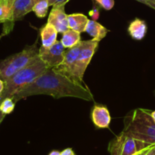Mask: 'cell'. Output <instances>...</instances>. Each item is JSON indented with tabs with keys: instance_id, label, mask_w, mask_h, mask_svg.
<instances>
[{
	"instance_id": "cell-1",
	"label": "cell",
	"mask_w": 155,
	"mask_h": 155,
	"mask_svg": "<svg viewBox=\"0 0 155 155\" xmlns=\"http://www.w3.org/2000/svg\"><path fill=\"white\" fill-rule=\"evenodd\" d=\"M37 95H50L55 98L74 97L88 101H94L91 91L82 84L74 83L53 68H48L31 84L25 86L12 97L14 102Z\"/></svg>"
},
{
	"instance_id": "cell-2",
	"label": "cell",
	"mask_w": 155,
	"mask_h": 155,
	"mask_svg": "<svg viewBox=\"0 0 155 155\" xmlns=\"http://www.w3.org/2000/svg\"><path fill=\"white\" fill-rule=\"evenodd\" d=\"M151 110L137 108L129 112L124 117L122 132L135 139L149 145H155V122Z\"/></svg>"
},
{
	"instance_id": "cell-3",
	"label": "cell",
	"mask_w": 155,
	"mask_h": 155,
	"mask_svg": "<svg viewBox=\"0 0 155 155\" xmlns=\"http://www.w3.org/2000/svg\"><path fill=\"white\" fill-rule=\"evenodd\" d=\"M48 68L38 56L27 67L18 71L16 74L4 81V89L0 94V103L6 98H12L13 95L25 86L31 84Z\"/></svg>"
},
{
	"instance_id": "cell-4",
	"label": "cell",
	"mask_w": 155,
	"mask_h": 155,
	"mask_svg": "<svg viewBox=\"0 0 155 155\" xmlns=\"http://www.w3.org/2000/svg\"><path fill=\"white\" fill-rule=\"evenodd\" d=\"M36 45V41L33 45H27L20 52L0 61V79L5 81L34 61L39 56V49Z\"/></svg>"
},
{
	"instance_id": "cell-5",
	"label": "cell",
	"mask_w": 155,
	"mask_h": 155,
	"mask_svg": "<svg viewBox=\"0 0 155 155\" xmlns=\"http://www.w3.org/2000/svg\"><path fill=\"white\" fill-rule=\"evenodd\" d=\"M150 146L122 132L109 142L108 151L111 155H134Z\"/></svg>"
},
{
	"instance_id": "cell-6",
	"label": "cell",
	"mask_w": 155,
	"mask_h": 155,
	"mask_svg": "<svg viewBox=\"0 0 155 155\" xmlns=\"http://www.w3.org/2000/svg\"><path fill=\"white\" fill-rule=\"evenodd\" d=\"M98 43V41L94 39L81 41V47L74 71V81L76 83L82 84L85 71L95 53Z\"/></svg>"
},
{
	"instance_id": "cell-7",
	"label": "cell",
	"mask_w": 155,
	"mask_h": 155,
	"mask_svg": "<svg viewBox=\"0 0 155 155\" xmlns=\"http://www.w3.org/2000/svg\"><path fill=\"white\" fill-rule=\"evenodd\" d=\"M65 48L61 41H57L49 48L41 45L39 48V57L48 68H54L60 65L64 60Z\"/></svg>"
},
{
	"instance_id": "cell-8",
	"label": "cell",
	"mask_w": 155,
	"mask_h": 155,
	"mask_svg": "<svg viewBox=\"0 0 155 155\" xmlns=\"http://www.w3.org/2000/svg\"><path fill=\"white\" fill-rule=\"evenodd\" d=\"M81 47V41L80 43H78L75 46L65 50L64 60L62 63L56 68H53L58 73L65 76L72 81H74V68H75L78 57V54L80 53Z\"/></svg>"
},
{
	"instance_id": "cell-9",
	"label": "cell",
	"mask_w": 155,
	"mask_h": 155,
	"mask_svg": "<svg viewBox=\"0 0 155 155\" xmlns=\"http://www.w3.org/2000/svg\"><path fill=\"white\" fill-rule=\"evenodd\" d=\"M33 5V0H15L11 8L10 20L4 25L2 35L8 34L12 31L15 21L22 19L27 14L32 12Z\"/></svg>"
},
{
	"instance_id": "cell-10",
	"label": "cell",
	"mask_w": 155,
	"mask_h": 155,
	"mask_svg": "<svg viewBox=\"0 0 155 155\" xmlns=\"http://www.w3.org/2000/svg\"><path fill=\"white\" fill-rule=\"evenodd\" d=\"M65 5L53 6L49 15L47 23L52 24L58 33H64L69 29L68 21V15L65 12Z\"/></svg>"
},
{
	"instance_id": "cell-11",
	"label": "cell",
	"mask_w": 155,
	"mask_h": 155,
	"mask_svg": "<svg viewBox=\"0 0 155 155\" xmlns=\"http://www.w3.org/2000/svg\"><path fill=\"white\" fill-rule=\"evenodd\" d=\"M91 118L94 124L97 128H108L110 124L111 117L109 111L105 106H94L91 111Z\"/></svg>"
},
{
	"instance_id": "cell-12",
	"label": "cell",
	"mask_w": 155,
	"mask_h": 155,
	"mask_svg": "<svg viewBox=\"0 0 155 155\" xmlns=\"http://www.w3.org/2000/svg\"><path fill=\"white\" fill-rule=\"evenodd\" d=\"M147 26L144 21L135 18L130 23L128 28V32L131 37L135 40L140 41L143 39L147 33Z\"/></svg>"
},
{
	"instance_id": "cell-13",
	"label": "cell",
	"mask_w": 155,
	"mask_h": 155,
	"mask_svg": "<svg viewBox=\"0 0 155 155\" xmlns=\"http://www.w3.org/2000/svg\"><path fill=\"white\" fill-rule=\"evenodd\" d=\"M84 32H87L95 40L100 42L109 32V30L94 20H88Z\"/></svg>"
},
{
	"instance_id": "cell-14",
	"label": "cell",
	"mask_w": 155,
	"mask_h": 155,
	"mask_svg": "<svg viewBox=\"0 0 155 155\" xmlns=\"http://www.w3.org/2000/svg\"><path fill=\"white\" fill-rule=\"evenodd\" d=\"M58 31L52 24L46 23V24L40 30V38L42 46L49 48L56 42Z\"/></svg>"
},
{
	"instance_id": "cell-15",
	"label": "cell",
	"mask_w": 155,
	"mask_h": 155,
	"mask_svg": "<svg viewBox=\"0 0 155 155\" xmlns=\"http://www.w3.org/2000/svg\"><path fill=\"white\" fill-rule=\"evenodd\" d=\"M68 21L69 29L78 31V33L84 32L88 24V18L86 15L80 13L68 15Z\"/></svg>"
},
{
	"instance_id": "cell-16",
	"label": "cell",
	"mask_w": 155,
	"mask_h": 155,
	"mask_svg": "<svg viewBox=\"0 0 155 155\" xmlns=\"http://www.w3.org/2000/svg\"><path fill=\"white\" fill-rule=\"evenodd\" d=\"M81 33L71 29H68L62 33L61 42L65 48H71L81 42Z\"/></svg>"
},
{
	"instance_id": "cell-17",
	"label": "cell",
	"mask_w": 155,
	"mask_h": 155,
	"mask_svg": "<svg viewBox=\"0 0 155 155\" xmlns=\"http://www.w3.org/2000/svg\"><path fill=\"white\" fill-rule=\"evenodd\" d=\"M49 7H50V5H49L48 0H42L33 5L32 12H34L37 18H43L46 16Z\"/></svg>"
},
{
	"instance_id": "cell-18",
	"label": "cell",
	"mask_w": 155,
	"mask_h": 155,
	"mask_svg": "<svg viewBox=\"0 0 155 155\" xmlns=\"http://www.w3.org/2000/svg\"><path fill=\"white\" fill-rule=\"evenodd\" d=\"M15 103L12 98H6L0 103V110L5 115L9 114L13 111Z\"/></svg>"
},
{
	"instance_id": "cell-19",
	"label": "cell",
	"mask_w": 155,
	"mask_h": 155,
	"mask_svg": "<svg viewBox=\"0 0 155 155\" xmlns=\"http://www.w3.org/2000/svg\"><path fill=\"white\" fill-rule=\"evenodd\" d=\"M11 8L5 4L0 5V24H8L10 20Z\"/></svg>"
},
{
	"instance_id": "cell-20",
	"label": "cell",
	"mask_w": 155,
	"mask_h": 155,
	"mask_svg": "<svg viewBox=\"0 0 155 155\" xmlns=\"http://www.w3.org/2000/svg\"><path fill=\"white\" fill-rule=\"evenodd\" d=\"M92 1L106 11L111 10L115 5L114 0H92Z\"/></svg>"
},
{
	"instance_id": "cell-21",
	"label": "cell",
	"mask_w": 155,
	"mask_h": 155,
	"mask_svg": "<svg viewBox=\"0 0 155 155\" xmlns=\"http://www.w3.org/2000/svg\"><path fill=\"white\" fill-rule=\"evenodd\" d=\"M70 0H48L50 6L59 5H66L68 2Z\"/></svg>"
},
{
	"instance_id": "cell-22",
	"label": "cell",
	"mask_w": 155,
	"mask_h": 155,
	"mask_svg": "<svg viewBox=\"0 0 155 155\" xmlns=\"http://www.w3.org/2000/svg\"><path fill=\"white\" fill-rule=\"evenodd\" d=\"M89 15H91V17H92L93 20H94V21H96V20L98 18V16H99L98 9L95 8H94L93 9L92 11H91V12H89Z\"/></svg>"
},
{
	"instance_id": "cell-23",
	"label": "cell",
	"mask_w": 155,
	"mask_h": 155,
	"mask_svg": "<svg viewBox=\"0 0 155 155\" xmlns=\"http://www.w3.org/2000/svg\"><path fill=\"white\" fill-rule=\"evenodd\" d=\"M61 155H75L71 148H66L61 152Z\"/></svg>"
},
{
	"instance_id": "cell-24",
	"label": "cell",
	"mask_w": 155,
	"mask_h": 155,
	"mask_svg": "<svg viewBox=\"0 0 155 155\" xmlns=\"http://www.w3.org/2000/svg\"><path fill=\"white\" fill-rule=\"evenodd\" d=\"M150 147H151V146H150ZM150 147H148V148H144V149H143V150H141V151H138V152H137L136 154H135L134 155H145L146 154H147V152L148 151L149 148H150Z\"/></svg>"
},
{
	"instance_id": "cell-25",
	"label": "cell",
	"mask_w": 155,
	"mask_h": 155,
	"mask_svg": "<svg viewBox=\"0 0 155 155\" xmlns=\"http://www.w3.org/2000/svg\"><path fill=\"white\" fill-rule=\"evenodd\" d=\"M145 155H155V145L150 147Z\"/></svg>"
},
{
	"instance_id": "cell-26",
	"label": "cell",
	"mask_w": 155,
	"mask_h": 155,
	"mask_svg": "<svg viewBox=\"0 0 155 155\" xmlns=\"http://www.w3.org/2000/svg\"><path fill=\"white\" fill-rule=\"evenodd\" d=\"M14 1H15V0H4V4L6 6H8L9 8H11L12 6V4H13Z\"/></svg>"
},
{
	"instance_id": "cell-27",
	"label": "cell",
	"mask_w": 155,
	"mask_h": 155,
	"mask_svg": "<svg viewBox=\"0 0 155 155\" xmlns=\"http://www.w3.org/2000/svg\"><path fill=\"white\" fill-rule=\"evenodd\" d=\"M149 7L155 10V0H149Z\"/></svg>"
},
{
	"instance_id": "cell-28",
	"label": "cell",
	"mask_w": 155,
	"mask_h": 155,
	"mask_svg": "<svg viewBox=\"0 0 155 155\" xmlns=\"http://www.w3.org/2000/svg\"><path fill=\"white\" fill-rule=\"evenodd\" d=\"M137 2H139L142 3V4L148 6L149 7V0H135Z\"/></svg>"
},
{
	"instance_id": "cell-29",
	"label": "cell",
	"mask_w": 155,
	"mask_h": 155,
	"mask_svg": "<svg viewBox=\"0 0 155 155\" xmlns=\"http://www.w3.org/2000/svg\"><path fill=\"white\" fill-rule=\"evenodd\" d=\"M5 116L6 115L5 114L3 113L1 110H0V124H1V123L2 122L3 120H4V118L5 117Z\"/></svg>"
},
{
	"instance_id": "cell-30",
	"label": "cell",
	"mask_w": 155,
	"mask_h": 155,
	"mask_svg": "<svg viewBox=\"0 0 155 155\" xmlns=\"http://www.w3.org/2000/svg\"><path fill=\"white\" fill-rule=\"evenodd\" d=\"M3 89H4V81L0 79V94L2 92Z\"/></svg>"
},
{
	"instance_id": "cell-31",
	"label": "cell",
	"mask_w": 155,
	"mask_h": 155,
	"mask_svg": "<svg viewBox=\"0 0 155 155\" xmlns=\"http://www.w3.org/2000/svg\"><path fill=\"white\" fill-rule=\"evenodd\" d=\"M49 155H61V152L58 151H53L50 153Z\"/></svg>"
},
{
	"instance_id": "cell-32",
	"label": "cell",
	"mask_w": 155,
	"mask_h": 155,
	"mask_svg": "<svg viewBox=\"0 0 155 155\" xmlns=\"http://www.w3.org/2000/svg\"><path fill=\"white\" fill-rule=\"evenodd\" d=\"M150 115H151L152 118H153V121L155 122V110H153V111H150Z\"/></svg>"
},
{
	"instance_id": "cell-33",
	"label": "cell",
	"mask_w": 155,
	"mask_h": 155,
	"mask_svg": "<svg viewBox=\"0 0 155 155\" xmlns=\"http://www.w3.org/2000/svg\"><path fill=\"white\" fill-rule=\"evenodd\" d=\"M40 1H42V0H33V4H35V3L38 2H40Z\"/></svg>"
},
{
	"instance_id": "cell-34",
	"label": "cell",
	"mask_w": 155,
	"mask_h": 155,
	"mask_svg": "<svg viewBox=\"0 0 155 155\" xmlns=\"http://www.w3.org/2000/svg\"><path fill=\"white\" fill-rule=\"evenodd\" d=\"M4 4V0H0V5Z\"/></svg>"
},
{
	"instance_id": "cell-35",
	"label": "cell",
	"mask_w": 155,
	"mask_h": 155,
	"mask_svg": "<svg viewBox=\"0 0 155 155\" xmlns=\"http://www.w3.org/2000/svg\"><path fill=\"white\" fill-rule=\"evenodd\" d=\"M153 95H154V96H155V90H154V92H153Z\"/></svg>"
}]
</instances>
